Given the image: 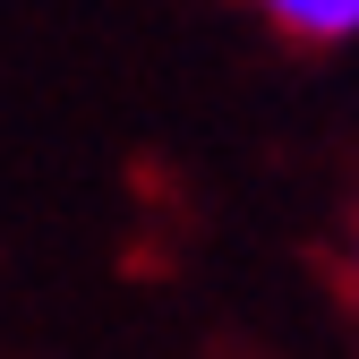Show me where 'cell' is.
I'll return each mask as SVG.
<instances>
[{
  "mask_svg": "<svg viewBox=\"0 0 359 359\" xmlns=\"http://www.w3.org/2000/svg\"><path fill=\"white\" fill-rule=\"evenodd\" d=\"M248 9L274 26L283 43H308V52H342V43H359V0H248Z\"/></svg>",
  "mask_w": 359,
  "mask_h": 359,
  "instance_id": "6da1fadb",
  "label": "cell"
},
{
  "mask_svg": "<svg viewBox=\"0 0 359 359\" xmlns=\"http://www.w3.org/2000/svg\"><path fill=\"white\" fill-rule=\"evenodd\" d=\"M342 291H351V308H359V205H351V231H342Z\"/></svg>",
  "mask_w": 359,
  "mask_h": 359,
  "instance_id": "7a4b0ae2",
  "label": "cell"
}]
</instances>
